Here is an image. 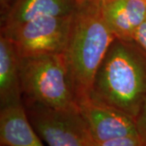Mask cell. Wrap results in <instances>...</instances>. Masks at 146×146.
Returning <instances> with one entry per match:
<instances>
[{
    "instance_id": "1",
    "label": "cell",
    "mask_w": 146,
    "mask_h": 146,
    "mask_svg": "<svg viewBox=\"0 0 146 146\" xmlns=\"http://www.w3.org/2000/svg\"><path fill=\"white\" fill-rule=\"evenodd\" d=\"M89 99L136 119L146 100V51L135 40L115 37L96 74Z\"/></svg>"
},
{
    "instance_id": "2",
    "label": "cell",
    "mask_w": 146,
    "mask_h": 146,
    "mask_svg": "<svg viewBox=\"0 0 146 146\" xmlns=\"http://www.w3.org/2000/svg\"><path fill=\"white\" fill-rule=\"evenodd\" d=\"M115 39L105 21L101 0L79 3L63 54L76 105L89 99L96 74Z\"/></svg>"
},
{
    "instance_id": "3",
    "label": "cell",
    "mask_w": 146,
    "mask_h": 146,
    "mask_svg": "<svg viewBox=\"0 0 146 146\" xmlns=\"http://www.w3.org/2000/svg\"><path fill=\"white\" fill-rule=\"evenodd\" d=\"M23 102L54 109L77 107L63 54L20 57Z\"/></svg>"
},
{
    "instance_id": "4",
    "label": "cell",
    "mask_w": 146,
    "mask_h": 146,
    "mask_svg": "<svg viewBox=\"0 0 146 146\" xmlns=\"http://www.w3.org/2000/svg\"><path fill=\"white\" fill-rule=\"evenodd\" d=\"M72 15L42 16L1 30L13 43L20 57L63 54L70 36Z\"/></svg>"
},
{
    "instance_id": "5",
    "label": "cell",
    "mask_w": 146,
    "mask_h": 146,
    "mask_svg": "<svg viewBox=\"0 0 146 146\" xmlns=\"http://www.w3.org/2000/svg\"><path fill=\"white\" fill-rule=\"evenodd\" d=\"M26 114L37 135L48 146H89V131L78 106L54 109L23 102Z\"/></svg>"
},
{
    "instance_id": "6",
    "label": "cell",
    "mask_w": 146,
    "mask_h": 146,
    "mask_svg": "<svg viewBox=\"0 0 146 146\" xmlns=\"http://www.w3.org/2000/svg\"><path fill=\"white\" fill-rule=\"evenodd\" d=\"M77 106L93 141L139 135L136 119L115 107L91 99L80 102Z\"/></svg>"
},
{
    "instance_id": "7",
    "label": "cell",
    "mask_w": 146,
    "mask_h": 146,
    "mask_svg": "<svg viewBox=\"0 0 146 146\" xmlns=\"http://www.w3.org/2000/svg\"><path fill=\"white\" fill-rule=\"evenodd\" d=\"M105 21L116 38L134 40L146 20V0H101Z\"/></svg>"
},
{
    "instance_id": "8",
    "label": "cell",
    "mask_w": 146,
    "mask_h": 146,
    "mask_svg": "<svg viewBox=\"0 0 146 146\" xmlns=\"http://www.w3.org/2000/svg\"><path fill=\"white\" fill-rule=\"evenodd\" d=\"M78 6L76 0H15L7 12L1 17V30L42 16L72 15Z\"/></svg>"
},
{
    "instance_id": "9",
    "label": "cell",
    "mask_w": 146,
    "mask_h": 146,
    "mask_svg": "<svg viewBox=\"0 0 146 146\" xmlns=\"http://www.w3.org/2000/svg\"><path fill=\"white\" fill-rule=\"evenodd\" d=\"M0 142L7 146H44L29 122L23 103L0 110Z\"/></svg>"
},
{
    "instance_id": "10",
    "label": "cell",
    "mask_w": 146,
    "mask_h": 146,
    "mask_svg": "<svg viewBox=\"0 0 146 146\" xmlns=\"http://www.w3.org/2000/svg\"><path fill=\"white\" fill-rule=\"evenodd\" d=\"M23 103L19 55L13 43L0 35V107Z\"/></svg>"
},
{
    "instance_id": "11",
    "label": "cell",
    "mask_w": 146,
    "mask_h": 146,
    "mask_svg": "<svg viewBox=\"0 0 146 146\" xmlns=\"http://www.w3.org/2000/svg\"><path fill=\"white\" fill-rule=\"evenodd\" d=\"M89 146H144L139 135L112 139L102 142H95L90 138Z\"/></svg>"
},
{
    "instance_id": "12",
    "label": "cell",
    "mask_w": 146,
    "mask_h": 146,
    "mask_svg": "<svg viewBox=\"0 0 146 146\" xmlns=\"http://www.w3.org/2000/svg\"><path fill=\"white\" fill-rule=\"evenodd\" d=\"M138 134L141 137L144 146H146V100L141 111L136 119Z\"/></svg>"
},
{
    "instance_id": "13",
    "label": "cell",
    "mask_w": 146,
    "mask_h": 146,
    "mask_svg": "<svg viewBox=\"0 0 146 146\" xmlns=\"http://www.w3.org/2000/svg\"><path fill=\"white\" fill-rule=\"evenodd\" d=\"M134 40L146 51V20L138 28L134 36Z\"/></svg>"
},
{
    "instance_id": "14",
    "label": "cell",
    "mask_w": 146,
    "mask_h": 146,
    "mask_svg": "<svg viewBox=\"0 0 146 146\" xmlns=\"http://www.w3.org/2000/svg\"><path fill=\"white\" fill-rule=\"evenodd\" d=\"M15 2V0H0V12L1 17L3 16L7 11L9 10L10 7Z\"/></svg>"
},
{
    "instance_id": "15",
    "label": "cell",
    "mask_w": 146,
    "mask_h": 146,
    "mask_svg": "<svg viewBox=\"0 0 146 146\" xmlns=\"http://www.w3.org/2000/svg\"><path fill=\"white\" fill-rule=\"evenodd\" d=\"M77 2H78L79 3H83V2H85V1H89V0H76Z\"/></svg>"
},
{
    "instance_id": "16",
    "label": "cell",
    "mask_w": 146,
    "mask_h": 146,
    "mask_svg": "<svg viewBox=\"0 0 146 146\" xmlns=\"http://www.w3.org/2000/svg\"><path fill=\"white\" fill-rule=\"evenodd\" d=\"M1 146H7V145H1Z\"/></svg>"
}]
</instances>
